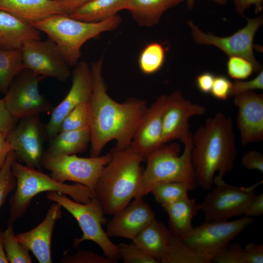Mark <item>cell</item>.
<instances>
[{"instance_id": "6da1fadb", "label": "cell", "mask_w": 263, "mask_h": 263, "mask_svg": "<svg viewBox=\"0 0 263 263\" xmlns=\"http://www.w3.org/2000/svg\"><path fill=\"white\" fill-rule=\"evenodd\" d=\"M103 58L90 65L93 90L90 107L91 157L100 155L104 147L115 140L117 149L131 145L148 107L143 99L130 98L123 103L112 98L102 74Z\"/></svg>"}, {"instance_id": "7a4b0ae2", "label": "cell", "mask_w": 263, "mask_h": 263, "mask_svg": "<svg viewBox=\"0 0 263 263\" xmlns=\"http://www.w3.org/2000/svg\"><path fill=\"white\" fill-rule=\"evenodd\" d=\"M191 162L197 186L210 190L214 177L233 169L237 154L231 119L222 113L207 119L192 135Z\"/></svg>"}, {"instance_id": "3957f363", "label": "cell", "mask_w": 263, "mask_h": 263, "mask_svg": "<svg viewBox=\"0 0 263 263\" xmlns=\"http://www.w3.org/2000/svg\"><path fill=\"white\" fill-rule=\"evenodd\" d=\"M111 158L104 168L94 189L106 214L113 215L137 196L145 158L129 146L114 147Z\"/></svg>"}, {"instance_id": "277c9868", "label": "cell", "mask_w": 263, "mask_h": 263, "mask_svg": "<svg viewBox=\"0 0 263 263\" xmlns=\"http://www.w3.org/2000/svg\"><path fill=\"white\" fill-rule=\"evenodd\" d=\"M12 169L17 185L9 201L10 215L7 224H13L21 217L32 199L43 192L61 193L81 203H87L95 197L94 190L83 185L59 182L37 169L18 162L16 159L12 163Z\"/></svg>"}, {"instance_id": "5b68a950", "label": "cell", "mask_w": 263, "mask_h": 263, "mask_svg": "<svg viewBox=\"0 0 263 263\" xmlns=\"http://www.w3.org/2000/svg\"><path fill=\"white\" fill-rule=\"evenodd\" d=\"M121 22V18L118 15L100 22H88L74 19L68 14H58L31 25L46 33L57 45L71 67L78 62L81 47L86 41L102 33L116 29Z\"/></svg>"}, {"instance_id": "8992f818", "label": "cell", "mask_w": 263, "mask_h": 263, "mask_svg": "<svg viewBox=\"0 0 263 263\" xmlns=\"http://www.w3.org/2000/svg\"><path fill=\"white\" fill-rule=\"evenodd\" d=\"M183 152L177 143L164 144L146 158L141 185L136 197H144L155 187L170 182H185L197 186L191 162L192 136L184 144Z\"/></svg>"}, {"instance_id": "52a82bcc", "label": "cell", "mask_w": 263, "mask_h": 263, "mask_svg": "<svg viewBox=\"0 0 263 263\" xmlns=\"http://www.w3.org/2000/svg\"><path fill=\"white\" fill-rule=\"evenodd\" d=\"M47 197L59 204L77 222L83 234L80 238L74 240V246L77 247L83 242L91 241L96 244L104 256L113 263L121 259L117 245L111 241L102 228V225L107 223L106 214L95 197L85 203L75 202L67 195L56 191L48 192Z\"/></svg>"}, {"instance_id": "ba28073f", "label": "cell", "mask_w": 263, "mask_h": 263, "mask_svg": "<svg viewBox=\"0 0 263 263\" xmlns=\"http://www.w3.org/2000/svg\"><path fill=\"white\" fill-rule=\"evenodd\" d=\"M263 180L248 187H238L225 183L216 175L215 187L207 193L200 204L205 222L227 221L233 217L245 215L257 194L254 190Z\"/></svg>"}, {"instance_id": "9c48e42d", "label": "cell", "mask_w": 263, "mask_h": 263, "mask_svg": "<svg viewBox=\"0 0 263 263\" xmlns=\"http://www.w3.org/2000/svg\"><path fill=\"white\" fill-rule=\"evenodd\" d=\"M111 158L110 151L103 155L88 158L75 154L51 156L44 154L42 166L49 170L50 175L59 182H74L94 190L104 168Z\"/></svg>"}, {"instance_id": "30bf717a", "label": "cell", "mask_w": 263, "mask_h": 263, "mask_svg": "<svg viewBox=\"0 0 263 263\" xmlns=\"http://www.w3.org/2000/svg\"><path fill=\"white\" fill-rule=\"evenodd\" d=\"M44 78L23 68L14 78L3 97L6 106L18 120L50 111L52 104L39 91V82Z\"/></svg>"}, {"instance_id": "8fae6325", "label": "cell", "mask_w": 263, "mask_h": 263, "mask_svg": "<svg viewBox=\"0 0 263 263\" xmlns=\"http://www.w3.org/2000/svg\"><path fill=\"white\" fill-rule=\"evenodd\" d=\"M246 18L247 22L245 27L233 35L225 37L206 33L191 20L188 21L187 23L190 28L192 38L196 43L215 46L228 56L242 57L252 64L255 73H259L263 70L262 66L255 57L253 41L256 32L263 23V18L260 16L255 18Z\"/></svg>"}, {"instance_id": "7c38bea8", "label": "cell", "mask_w": 263, "mask_h": 263, "mask_svg": "<svg viewBox=\"0 0 263 263\" xmlns=\"http://www.w3.org/2000/svg\"><path fill=\"white\" fill-rule=\"evenodd\" d=\"M23 68L44 78L53 77L64 82L71 76L70 66L57 45L51 38L25 40L21 48Z\"/></svg>"}, {"instance_id": "4fadbf2b", "label": "cell", "mask_w": 263, "mask_h": 263, "mask_svg": "<svg viewBox=\"0 0 263 263\" xmlns=\"http://www.w3.org/2000/svg\"><path fill=\"white\" fill-rule=\"evenodd\" d=\"M253 222L252 217L246 216L230 221L205 222L179 238L189 246L216 254Z\"/></svg>"}, {"instance_id": "5bb4252c", "label": "cell", "mask_w": 263, "mask_h": 263, "mask_svg": "<svg viewBox=\"0 0 263 263\" xmlns=\"http://www.w3.org/2000/svg\"><path fill=\"white\" fill-rule=\"evenodd\" d=\"M45 127L38 114L19 120L15 127L6 135V139L14 151L16 160L26 166L38 169L42 166L44 154Z\"/></svg>"}, {"instance_id": "9a60e30c", "label": "cell", "mask_w": 263, "mask_h": 263, "mask_svg": "<svg viewBox=\"0 0 263 263\" xmlns=\"http://www.w3.org/2000/svg\"><path fill=\"white\" fill-rule=\"evenodd\" d=\"M206 108L187 99L179 91L168 96L162 118V144L179 140L183 144L192 134L189 131V118L203 115Z\"/></svg>"}, {"instance_id": "2e32d148", "label": "cell", "mask_w": 263, "mask_h": 263, "mask_svg": "<svg viewBox=\"0 0 263 263\" xmlns=\"http://www.w3.org/2000/svg\"><path fill=\"white\" fill-rule=\"evenodd\" d=\"M70 89L64 99L52 112L50 119L45 126L46 136L50 139L59 132L65 117L75 108L89 102L93 93V80L90 65L85 61L78 62L73 71Z\"/></svg>"}, {"instance_id": "e0dca14e", "label": "cell", "mask_w": 263, "mask_h": 263, "mask_svg": "<svg viewBox=\"0 0 263 263\" xmlns=\"http://www.w3.org/2000/svg\"><path fill=\"white\" fill-rule=\"evenodd\" d=\"M237 126L244 146L263 139V94L253 91L235 95Z\"/></svg>"}, {"instance_id": "ac0fdd59", "label": "cell", "mask_w": 263, "mask_h": 263, "mask_svg": "<svg viewBox=\"0 0 263 263\" xmlns=\"http://www.w3.org/2000/svg\"><path fill=\"white\" fill-rule=\"evenodd\" d=\"M107 224L106 232L109 237L132 240L155 218V214L143 197H138L114 214Z\"/></svg>"}, {"instance_id": "d6986e66", "label": "cell", "mask_w": 263, "mask_h": 263, "mask_svg": "<svg viewBox=\"0 0 263 263\" xmlns=\"http://www.w3.org/2000/svg\"><path fill=\"white\" fill-rule=\"evenodd\" d=\"M168 95L163 94L148 107L133 136L131 146L144 157L163 145L162 118Z\"/></svg>"}, {"instance_id": "ffe728a7", "label": "cell", "mask_w": 263, "mask_h": 263, "mask_svg": "<svg viewBox=\"0 0 263 263\" xmlns=\"http://www.w3.org/2000/svg\"><path fill=\"white\" fill-rule=\"evenodd\" d=\"M62 207L54 202L44 220L33 229L18 235L17 240L27 247L40 263H51V240L56 222L62 218Z\"/></svg>"}, {"instance_id": "44dd1931", "label": "cell", "mask_w": 263, "mask_h": 263, "mask_svg": "<svg viewBox=\"0 0 263 263\" xmlns=\"http://www.w3.org/2000/svg\"><path fill=\"white\" fill-rule=\"evenodd\" d=\"M0 11L31 25L52 16L67 14L60 0H0Z\"/></svg>"}, {"instance_id": "7402d4cb", "label": "cell", "mask_w": 263, "mask_h": 263, "mask_svg": "<svg viewBox=\"0 0 263 263\" xmlns=\"http://www.w3.org/2000/svg\"><path fill=\"white\" fill-rule=\"evenodd\" d=\"M41 39L40 32L13 15L0 11V49H21L23 42Z\"/></svg>"}, {"instance_id": "603a6c76", "label": "cell", "mask_w": 263, "mask_h": 263, "mask_svg": "<svg viewBox=\"0 0 263 263\" xmlns=\"http://www.w3.org/2000/svg\"><path fill=\"white\" fill-rule=\"evenodd\" d=\"M171 236L169 229L155 218L132 241L150 256L161 263L168 252Z\"/></svg>"}, {"instance_id": "cb8c5ba5", "label": "cell", "mask_w": 263, "mask_h": 263, "mask_svg": "<svg viewBox=\"0 0 263 263\" xmlns=\"http://www.w3.org/2000/svg\"><path fill=\"white\" fill-rule=\"evenodd\" d=\"M161 206L169 216L170 233L178 238L192 228V219L201 210L200 204L188 197Z\"/></svg>"}, {"instance_id": "d4e9b609", "label": "cell", "mask_w": 263, "mask_h": 263, "mask_svg": "<svg viewBox=\"0 0 263 263\" xmlns=\"http://www.w3.org/2000/svg\"><path fill=\"white\" fill-rule=\"evenodd\" d=\"M91 142L90 128L59 132L51 139L44 154L60 156L81 153L87 149Z\"/></svg>"}, {"instance_id": "484cf974", "label": "cell", "mask_w": 263, "mask_h": 263, "mask_svg": "<svg viewBox=\"0 0 263 263\" xmlns=\"http://www.w3.org/2000/svg\"><path fill=\"white\" fill-rule=\"evenodd\" d=\"M184 0H127L126 9L140 26L151 27L158 23L169 9Z\"/></svg>"}, {"instance_id": "4316f807", "label": "cell", "mask_w": 263, "mask_h": 263, "mask_svg": "<svg viewBox=\"0 0 263 263\" xmlns=\"http://www.w3.org/2000/svg\"><path fill=\"white\" fill-rule=\"evenodd\" d=\"M127 0H92L71 13L72 18L88 22L107 19L126 9Z\"/></svg>"}, {"instance_id": "83f0119b", "label": "cell", "mask_w": 263, "mask_h": 263, "mask_svg": "<svg viewBox=\"0 0 263 263\" xmlns=\"http://www.w3.org/2000/svg\"><path fill=\"white\" fill-rule=\"evenodd\" d=\"M212 262L217 263H263V244L249 243L244 247L229 243L217 253Z\"/></svg>"}, {"instance_id": "f1b7e54d", "label": "cell", "mask_w": 263, "mask_h": 263, "mask_svg": "<svg viewBox=\"0 0 263 263\" xmlns=\"http://www.w3.org/2000/svg\"><path fill=\"white\" fill-rule=\"evenodd\" d=\"M215 254L189 246L172 235L168 252L161 263H209Z\"/></svg>"}, {"instance_id": "f546056e", "label": "cell", "mask_w": 263, "mask_h": 263, "mask_svg": "<svg viewBox=\"0 0 263 263\" xmlns=\"http://www.w3.org/2000/svg\"><path fill=\"white\" fill-rule=\"evenodd\" d=\"M23 69L21 49H0V93L5 94L15 76Z\"/></svg>"}, {"instance_id": "4dcf8cb0", "label": "cell", "mask_w": 263, "mask_h": 263, "mask_svg": "<svg viewBox=\"0 0 263 263\" xmlns=\"http://www.w3.org/2000/svg\"><path fill=\"white\" fill-rule=\"evenodd\" d=\"M196 186L185 182H170L161 184L152 189L151 193L161 205L173 203L188 197L189 191Z\"/></svg>"}, {"instance_id": "1f68e13d", "label": "cell", "mask_w": 263, "mask_h": 263, "mask_svg": "<svg viewBox=\"0 0 263 263\" xmlns=\"http://www.w3.org/2000/svg\"><path fill=\"white\" fill-rule=\"evenodd\" d=\"M165 57V50L162 44L157 42L149 43L143 48L139 55V68L144 74H153L162 68Z\"/></svg>"}, {"instance_id": "d6a6232c", "label": "cell", "mask_w": 263, "mask_h": 263, "mask_svg": "<svg viewBox=\"0 0 263 263\" xmlns=\"http://www.w3.org/2000/svg\"><path fill=\"white\" fill-rule=\"evenodd\" d=\"M7 225L6 229L2 232V242L8 263H32L30 250L17 240L12 224Z\"/></svg>"}, {"instance_id": "836d02e7", "label": "cell", "mask_w": 263, "mask_h": 263, "mask_svg": "<svg viewBox=\"0 0 263 263\" xmlns=\"http://www.w3.org/2000/svg\"><path fill=\"white\" fill-rule=\"evenodd\" d=\"M90 123L89 102L81 103L72 110L65 117L60 124L59 132L86 129L89 128Z\"/></svg>"}, {"instance_id": "e575fe53", "label": "cell", "mask_w": 263, "mask_h": 263, "mask_svg": "<svg viewBox=\"0 0 263 263\" xmlns=\"http://www.w3.org/2000/svg\"><path fill=\"white\" fill-rule=\"evenodd\" d=\"M16 159L15 154L12 150L0 170V208L16 187V180L12 169V163ZM1 231L0 229V232Z\"/></svg>"}, {"instance_id": "d590c367", "label": "cell", "mask_w": 263, "mask_h": 263, "mask_svg": "<svg viewBox=\"0 0 263 263\" xmlns=\"http://www.w3.org/2000/svg\"><path fill=\"white\" fill-rule=\"evenodd\" d=\"M117 246L124 263H159L133 242L128 244L120 243Z\"/></svg>"}, {"instance_id": "8d00e7d4", "label": "cell", "mask_w": 263, "mask_h": 263, "mask_svg": "<svg viewBox=\"0 0 263 263\" xmlns=\"http://www.w3.org/2000/svg\"><path fill=\"white\" fill-rule=\"evenodd\" d=\"M226 67L228 75L235 80L246 79L255 72L252 64L240 56H229Z\"/></svg>"}, {"instance_id": "74e56055", "label": "cell", "mask_w": 263, "mask_h": 263, "mask_svg": "<svg viewBox=\"0 0 263 263\" xmlns=\"http://www.w3.org/2000/svg\"><path fill=\"white\" fill-rule=\"evenodd\" d=\"M64 263H113L104 255L90 250H78L74 255H67L61 259Z\"/></svg>"}, {"instance_id": "f35d334b", "label": "cell", "mask_w": 263, "mask_h": 263, "mask_svg": "<svg viewBox=\"0 0 263 263\" xmlns=\"http://www.w3.org/2000/svg\"><path fill=\"white\" fill-rule=\"evenodd\" d=\"M263 89V71L258 73L254 78L248 80H235L232 83L230 96L242 93Z\"/></svg>"}, {"instance_id": "ab89813d", "label": "cell", "mask_w": 263, "mask_h": 263, "mask_svg": "<svg viewBox=\"0 0 263 263\" xmlns=\"http://www.w3.org/2000/svg\"><path fill=\"white\" fill-rule=\"evenodd\" d=\"M232 82L225 76L219 75L215 76L210 92L216 99L225 101L230 96Z\"/></svg>"}, {"instance_id": "60d3db41", "label": "cell", "mask_w": 263, "mask_h": 263, "mask_svg": "<svg viewBox=\"0 0 263 263\" xmlns=\"http://www.w3.org/2000/svg\"><path fill=\"white\" fill-rule=\"evenodd\" d=\"M18 121L7 108L4 98L0 99V132L6 134L15 127Z\"/></svg>"}, {"instance_id": "b9f144b4", "label": "cell", "mask_w": 263, "mask_h": 263, "mask_svg": "<svg viewBox=\"0 0 263 263\" xmlns=\"http://www.w3.org/2000/svg\"><path fill=\"white\" fill-rule=\"evenodd\" d=\"M242 164L248 170H256L263 172V154L259 151L251 150L242 158Z\"/></svg>"}, {"instance_id": "7bdbcfd3", "label": "cell", "mask_w": 263, "mask_h": 263, "mask_svg": "<svg viewBox=\"0 0 263 263\" xmlns=\"http://www.w3.org/2000/svg\"><path fill=\"white\" fill-rule=\"evenodd\" d=\"M215 76L212 73L208 72L197 75L196 83L199 90L204 94H210Z\"/></svg>"}, {"instance_id": "ee69618b", "label": "cell", "mask_w": 263, "mask_h": 263, "mask_svg": "<svg viewBox=\"0 0 263 263\" xmlns=\"http://www.w3.org/2000/svg\"><path fill=\"white\" fill-rule=\"evenodd\" d=\"M235 10L240 15L246 18L245 10L251 5L255 6V12L257 14L263 9V0H233Z\"/></svg>"}, {"instance_id": "f6af8a7d", "label": "cell", "mask_w": 263, "mask_h": 263, "mask_svg": "<svg viewBox=\"0 0 263 263\" xmlns=\"http://www.w3.org/2000/svg\"><path fill=\"white\" fill-rule=\"evenodd\" d=\"M263 214V193L257 195L250 204L244 216L253 217H259Z\"/></svg>"}, {"instance_id": "bcb514c9", "label": "cell", "mask_w": 263, "mask_h": 263, "mask_svg": "<svg viewBox=\"0 0 263 263\" xmlns=\"http://www.w3.org/2000/svg\"><path fill=\"white\" fill-rule=\"evenodd\" d=\"M6 135L0 132V170L12 148L6 139Z\"/></svg>"}, {"instance_id": "7dc6e473", "label": "cell", "mask_w": 263, "mask_h": 263, "mask_svg": "<svg viewBox=\"0 0 263 263\" xmlns=\"http://www.w3.org/2000/svg\"><path fill=\"white\" fill-rule=\"evenodd\" d=\"M92 0H60L61 5L66 13L69 15L73 11Z\"/></svg>"}, {"instance_id": "c3c4849f", "label": "cell", "mask_w": 263, "mask_h": 263, "mask_svg": "<svg viewBox=\"0 0 263 263\" xmlns=\"http://www.w3.org/2000/svg\"><path fill=\"white\" fill-rule=\"evenodd\" d=\"M2 232L1 231L0 232V263H8V261L3 246Z\"/></svg>"}, {"instance_id": "681fc988", "label": "cell", "mask_w": 263, "mask_h": 263, "mask_svg": "<svg viewBox=\"0 0 263 263\" xmlns=\"http://www.w3.org/2000/svg\"><path fill=\"white\" fill-rule=\"evenodd\" d=\"M194 0H187V7L189 9H192L194 5ZM216 2L217 3L220 5H225L226 2L227 0H212Z\"/></svg>"}]
</instances>
